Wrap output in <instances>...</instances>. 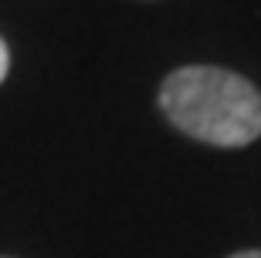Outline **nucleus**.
I'll list each match as a JSON object with an SVG mask.
<instances>
[{
    "instance_id": "nucleus-1",
    "label": "nucleus",
    "mask_w": 261,
    "mask_h": 258,
    "mask_svg": "<svg viewBox=\"0 0 261 258\" xmlns=\"http://www.w3.org/2000/svg\"><path fill=\"white\" fill-rule=\"evenodd\" d=\"M161 111L177 131L215 148H245L261 134V94L234 71L191 64L161 84Z\"/></svg>"
},
{
    "instance_id": "nucleus-2",
    "label": "nucleus",
    "mask_w": 261,
    "mask_h": 258,
    "mask_svg": "<svg viewBox=\"0 0 261 258\" xmlns=\"http://www.w3.org/2000/svg\"><path fill=\"white\" fill-rule=\"evenodd\" d=\"M7 67H10V54H7V44H4V37H0V81L7 77Z\"/></svg>"
},
{
    "instance_id": "nucleus-3",
    "label": "nucleus",
    "mask_w": 261,
    "mask_h": 258,
    "mask_svg": "<svg viewBox=\"0 0 261 258\" xmlns=\"http://www.w3.org/2000/svg\"><path fill=\"white\" fill-rule=\"evenodd\" d=\"M231 258H261V251L251 248V251H238V255H231Z\"/></svg>"
}]
</instances>
